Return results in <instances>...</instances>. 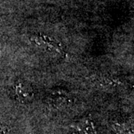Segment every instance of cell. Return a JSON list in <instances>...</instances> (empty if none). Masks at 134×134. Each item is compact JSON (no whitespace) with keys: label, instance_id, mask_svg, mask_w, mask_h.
<instances>
[{"label":"cell","instance_id":"2","mask_svg":"<svg viewBox=\"0 0 134 134\" xmlns=\"http://www.w3.org/2000/svg\"><path fill=\"white\" fill-rule=\"evenodd\" d=\"M15 94L16 99L20 103L27 104L33 101L34 98V92L33 88L26 83L19 82L15 86Z\"/></svg>","mask_w":134,"mask_h":134},{"label":"cell","instance_id":"3","mask_svg":"<svg viewBox=\"0 0 134 134\" xmlns=\"http://www.w3.org/2000/svg\"><path fill=\"white\" fill-rule=\"evenodd\" d=\"M72 127L78 134H98L94 122L90 118H83L74 123Z\"/></svg>","mask_w":134,"mask_h":134},{"label":"cell","instance_id":"4","mask_svg":"<svg viewBox=\"0 0 134 134\" xmlns=\"http://www.w3.org/2000/svg\"><path fill=\"white\" fill-rule=\"evenodd\" d=\"M113 129L116 134H133V130L130 125L125 123L123 124H115L113 125Z\"/></svg>","mask_w":134,"mask_h":134},{"label":"cell","instance_id":"1","mask_svg":"<svg viewBox=\"0 0 134 134\" xmlns=\"http://www.w3.org/2000/svg\"><path fill=\"white\" fill-rule=\"evenodd\" d=\"M31 41L39 48L48 52L58 55H64V52L60 44L56 40L43 34H37L31 37Z\"/></svg>","mask_w":134,"mask_h":134}]
</instances>
